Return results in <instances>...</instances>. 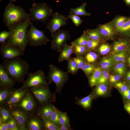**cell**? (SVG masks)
I'll return each mask as SVG.
<instances>
[{"mask_svg":"<svg viewBox=\"0 0 130 130\" xmlns=\"http://www.w3.org/2000/svg\"><path fill=\"white\" fill-rule=\"evenodd\" d=\"M11 33L10 31L3 30L0 33V42L1 43H6V41L9 37Z\"/></svg>","mask_w":130,"mask_h":130,"instance_id":"obj_47","label":"cell"},{"mask_svg":"<svg viewBox=\"0 0 130 130\" xmlns=\"http://www.w3.org/2000/svg\"><path fill=\"white\" fill-rule=\"evenodd\" d=\"M110 50V46L106 44H101L99 47L98 51L101 55H104L109 52Z\"/></svg>","mask_w":130,"mask_h":130,"instance_id":"obj_44","label":"cell"},{"mask_svg":"<svg viewBox=\"0 0 130 130\" xmlns=\"http://www.w3.org/2000/svg\"><path fill=\"white\" fill-rule=\"evenodd\" d=\"M66 60L68 62V73L73 75L76 74L79 69L74 58L70 57Z\"/></svg>","mask_w":130,"mask_h":130,"instance_id":"obj_26","label":"cell"},{"mask_svg":"<svg viewBox=\"0 0 130 130\" xmlns=\"http://www.w3.org/2000/svg\"><path fill=\"white\" fill-rule=\"evenodd\" d=\"M86 5V3L84 2L77 8L71 9L69 12L78 16H90L91 14L87 12L85 9Z\"/></svg>","mask_w":130,"mask_h":130,"instance_id":"obj_25","label":"cell"},{"mask_svg":"<svg viewBox=\"0 0 130 130\" xmlns=\"http://www.w3.org/2000/svg\"><path fill=\"white\" fill-rule=\"evenodd\" d=\"M47 78L50 84L52 82L55 85V93L61 94V90L68 78L67 72H65L53 65H49L48 76Z\"/></svg>","mask_w":130,"mask_h":130,"instance_id":"obj_5","label":"cell"},{"mask_svg":"<svg viewBox=\"0 0 130 130\" xmlns=\"http://www.w3.org/2000/svg\"><path fill=\"white\" fill-rule=\"evenodd\" d=\"M121 93L123 96L126 98L130 99V90H127L124 91H121Z\"/></svg>","mask_w":130,"mask_h":130,"instance_id":"obj_51","label":"cell"},{"mask_svg":"<svg viewBox=\"0 0 130 130\" xmlns=\"http://www.w3.org/2000/svg\"><path fill=\"white\" fill-rule=\"evenodd\" d=\"M59 127L62 125L70 124L69 119L67 114L59 111Z\"/></svg>","mask_w":130,"mask_h":130,"instance_id":"obj_35","label":"cell"},{"mask_svg":"<svg viewBox=\"0 0 130 130\" xmlns=\"http://www.w3.org/2000/svg\"><path fill=\"white\" fill-rule=\"evenodd\" d=\"M126 78L127 80L130 81V71H129L126 74Z\"/></svg>","mask_w":130,"mask_h":130,"instance_id":"obj_54","label":"cell"},{"mask_svg":"<svg viewBox=\"0 0 130 130\" xmlns=\"http://www.w3.org/2000/svg\"><path fill=\"white\" fill-rule=\"evenodd\" d=\"M98 58V55L96 53L89 52L85 55L84 59L86 63L93 64L96 61Z\"/></svg>","mask_w":130,"mask_h":130,"instance_id":"obj_38","label":"cell"},{"mask_svg":"<svg viewBox=\"0 0 130 130\" xmlns=\"http://www.w3.org/2000/svg\"><path fill=\"white\" fill-rule=\"evenodd\" d=\"M126 57L125 51H123L115 53L111 58L115 63H118L125 62Z\"/></svg>","mask_w":130,"mask_h":130,"instance_id":"obj_30","label":"cell"},{"mask_svg":"<svg viewBox=\"0 0 130 130\" xmlns=\"http://www.w3.org/2000/svg\"><path fill=\"white\" fill-rule=\"evenodd\" d=\"M2 0H0V1H1ZM9 0L10 1V2H14L16 1V0Z\"/></svg>","mask_w":130,"mask_h":130,"instance_id":"obj_57","label":"cell"},{"mask_svg":"<svg viewBox=\"0 0 130 130\" xmlns=\"http://www.w3.org/2000/svg\"><path fill=\"white\" fill-rule=\"evenodd\" d=\"M0 130H9L7 123H2L0 124Z\"/></svg>","mask_w":130,"mask_h":130,"instance_id":"obj_52","label":"cell"},{"mask_svg":"<svg viewBox=\"0 0 130 130\" xmlns=\"http://www.w3.org/2000/svg\"><path fill=\"white\" fill-rule=\"evenodd\" d=\"M128 18L126 17L121 16L117 18L114 20L113 22V24L117 30L122 26Z\"/></svg>","mask_w":130,"mask_h":130,"instance_id":"obj_37","label":"cell"},{"mask_svg":"<svg viewBox=\"0 0 130 130\" xmlns=\"http://www.w3.org/2000/svg\"><path fill=\"white\" fill-rule=\"evenodd\" d=\"M102 69L99 67H96L89 78L90 85L92 87L97 84L101 74Z\"/></svg>","mask_w":130,"mask_h":130,"instance_id":"obj_23","label":"cell"},{"mask_svg":"<svg viewBox=\"0 0 130 130\" xmlns=\"http://www.w3.org/2000/svg\"><path fill=\"white\" fill-rule=\"evenodd\" d=\"M16 82L11 79L2 65H0V89H13Z\"/></svg>","mask_w":130,"mask_h":130,"instance_id":"obj_16","label":"cell"},{"mask_svg":"<svg viewBox=\"0 0 130 130\" xmlns=\"http://www.w3.org/2000/svg\"><path fill=\"white\" fill-rule=\"evenodd\" d=\"M127 61L128 65L130 67V56L128 58Z\"/></svg>","mask_w":130,"mask_h":130,"instance_id":"obj_56","label":"cell"},{"mask_svg":"<svg viewBox=\"0 0 130 130\" xmlns=\"http://www.w3.org/2000/svg\"><path fill=\"white\" fill-rule=\"evenodd\" d=\"M71 44L73 49L72 53L75 54L76 56H82L87 51L86 46Z\"/></svg>","mask_w":130,"mask_h":130,"instance_id":"obj_28","label":"cell"},{"mask_svg":"<svg viewBox=\"0 0 130 130\" xmlns=\"http://www.w3.org/2000/svg\"><path fill=\"white\" fill-rule=\"evenodd\" d=\"M12 89L6 88L0 89V105H4L6 102Z\"/></svg>","mask_w":130,"mask_h":130,"instance_id":"obj_31","label":"cell"},{"mask_svg":"<svg viewBox=\"0 0 130 130\" xmlns=\"http://www.w3.org/2000/svg\"><path fill=\"white\" fill-rule=\"evenodd\" d=\"M108 71L102 69L101 75L97 83V84L106 83L109 78V74Z\"/></svg>","mask_w":130,"mask_h":130,"instance_id":"obj_42","label":"cell"},{"mask_svg":"<svg viewBox=\"0 0 130 130\" xmlns=\"http://www.w3.org/2000/svg\"><path fill=\"white\" fill-rule=\"evenodd\" d=\"M51 37V49L60 52L64 46L70 38V36L69 31L59 29Z\"/></svg>","mask_w":130,"mask_h":130,"instance_id":"obj_10","label":"cell"},{"mask_svg":"<svg viewBox=\"0 0 130 130\" xmlns=\"http://www.w3.org/2000/svg\"><path fill=\"white\" fill-rule=\"evenodd\" d=\"M76 62L78 69H81L86 62L82 56H76V57L73 58Z\"/></svg>","mask_w":130,"mask_h":130,"instance_id":"obj_46","label":"cell"},{"mask_svg":"<svg viewBox=\"0 0 130 130\" xmlns=\"http://www.w3.org/2000/svg\"><path fill=\"white\" fill-rule=\"evenodd\" d=\"M113 69L116 73L121 75L124 74L126 70V68L123 62L117 63L113 66Z\"/></svg>","mask_w":130,"mask_h":130,"instance_id":"obj_33","label":"cell"},{"mask_svg":"<svg viewBox=\"0 0 130 130\" xmlns=\"http://www.w3.org/2000/svg\"><path fill=\"white\" fill-rule=\"evenodd\" d=\"M27 75V79L23 83L21 88H30L49 85L47 81V77L41 69L34 72H30Z\"/></svg>","mask_w":130,"mask_h":130,"instance_id":"obj_9","label":"cell"},{"mask_svg":"<svg viewBox=\"0 0 130 130\" xmlns=\"http://www.w3.org/2000/svg\"><path fill=\"white\" fill-rule=\"evenodd\" d=\"M30 89V88L21 87L19 89H12L6 102L3 105L9 109L15 107Z\"/></svg>","mask_w":130,"mask_h":130,"instance_id":"obj_12","label":"cell"},{"mask_svg":"<svg viewBox=\"0 0 130 130\" xmlns=\"http://www.w3.org/2000/svg\"><path fill=\"white\" fill-rule=\"evenodd\" d=\"M52 17L46 27V30L50 32L51 37L60 28L66 25L68 19L65 15L58 12L54 13Z\"/></svg>","mask_w":130,"mask_h":130,"instance_id":"obj_11","label":"cell"},{"mask_svg":"<svg viewBox=\"0 0 130 130\" xmlns=\"http://www.w3.org/2000/svg\"><path fill=\"white\" fill-rule=\"evenodd\" d=\"M129 83V84H130V81Z\"/></svg>","mask_w":130,"mask_h":130,"instance_id":"obj_60","label":"cell"},{"mask_svg":"<svg viewBox=\"0 0 130 130\" xmlns=\"http://www.w3.org/2000/svg\"><path fill=\"white\" fill-rule=\"evenodd\" d=\"M107 91V87L104 84H99L95 88V94L97 96H103L106 93Z\"/></svg>","mask_w":130,"mask_h":130,"instance_id":"obj_34","label":"cell"},{"mask_svg":"<svg viewBox=\"0 0 130 130\" xmlns=\"http://www.w3.org/2000/svg\"><path fill=\"white\" fill-rule=\"evenodd\" d=\"M121 75H109V79L111 83H115L119 80L121 78Z\"/></svg>","mask_w":130,"mask_h":130,"instance_id":"obj_48","label":"cell"},{"mask_svg":"<svg viewBox=\"0 0 130 130\" xmlns=\"http://www.w3.org/2000/svg\"><path fill=\"white\" fill-rule=\"evenodd\" d=\"M31 21L29 15L24 21L9 28L11 33L6 43L18 47L24 52L28 44L27 31Z\"/></svg>","mask_w":130,"mask_h":130,"instance_id":"obj_2","label":"cell"},{"mask_svg":"<svg viewBox=\"0 0 130 130\" xmlns=\"http://www.w3.org/2000/svg\"><path fill=\"white\" fill-rule=\"evenodd\" d=\"M84 33L90 39L92 40L99 41L103 36L97 29L87 30Z\"/></svg>","mask_w":130,"mask_h":130,"instance_id":"obj_24","label":"cell"},{"mask_svg":"<svg viewBox=\"0 0 130 130\" xmlns=\"http://www.w3.org/2000/svg\"><path fill=\"white\" fill-rule=\"evenodd\" d=\"M29 11L31 21H40L44 24L54 13L52 9L44 3H33Z\"/></svg>","mask_w":130,"mask_h":130,"instance_id":"obj_4","label":"cell"},{"mask_svg":"<svg viewBox=\"0 0 130 130\" xmlns=\"http://www.w3.org/2000/svg\"><path fill=\"white\" fill-rule=\"evenodd\" d=\"M127 35H129L130 36V32Z\"/></svg>","mask_w":130,"mask_h":130,"instance_id":"obj_59","label":"cell"},{"mask_svg":"<svg viewBox=\"0 0 130 130\" xmlns=\"http://www.w3.org/2000/svg\"><path fill=\"white\" fill-rule=\"evenodd\" d=\"M0 51L3 60L13 59L24 54V52L18 47L6 43H1Z\"/></svg>","mask_w":130,"mask_h":130,"instance_id":"obj_13","label":"cell"},{"mask_svg":"<svg viewBox=\"0 0 130 130\" xmlns=\"http://www.w3.org/2000/svg\"><path fill=\"white\" fill-rule=\"evenodd\" d=\"M2 65L9 77L16 83H21L25 81L29 68V64L26 60L20 57L12 59H5Z\"/></svg>","mask_w":130,"mask_h":130,"instance_id":"obj_1","label":"cell"},{"mask_svg":"<svg viewBox=\"0 0 130 130\" xmlns=\"http://www.w3.org/2000/svg\"><path fill=\"white\" fill-rule=\"evenodd\" d=\"M7 123L9 130H19L16 120L12 116Z\"/></svg>","mask_w":130,"mask_h":130,"instance_id":"obj_45","label":"cell"},{"mask_svg":"<svg viewBox=\"0 0 130 130\" xmlns=\"http://www.w3.org/2000/svg\"><path fill=\"white\" fill-rule=\"evenodd\" d=\"M44 125L46 130H60L59 127L47 119H44Z\"/></svg>","mask_w":130,"mask_h":130,"instance_id":"obj_39","label":"cell"},{"mask_svg":"<svg viewBox=\"0 0 130 130\" xmlns=\"http://www.w3.org/2000/svg\"><path fill=\"white\" fill-rule=\"evenodd\" d=\"M128 52L130 53V46L129 47V48L128 49Z\"/></svg>","mask_w":130,"mask_h":130,"instance_id":"obj_58","label":"cell"},{"mask_svg":"<svg viewBox=\"0 0 130 130\" xmlns=\"http://www.w3.org/2000/svg\"><path fill=\"white\" fill-rule=\"evenodd\" d=\"M68 19H71L75 26L78 27L80 26L83 22V20L79 16L69 12Z\"/></svg>","mask_w":130,"mask_h":130,"instance_id":"obj_40","label":"cell"},{"mask_svg":"<svg viewBox=\"0 0 130 130\" xmlns=\"http://www.w3.org/2000/svg\"><path fill=\"white\" fill-rule=\"evenodd\" d=\"M115 85L121 91H124L128 90V88L127 86L123 83L121 82L117 83L115 84Z\"/></svg>","mask_w":130,"mask_h":130,"instance_id":"obj_49","label":"cell"},{"mask_svg":"<svg viewBox=\"0 0 130 130\" xmlns=\"http://www.w3.org/2000/svg\"><path fill=\"white\" fill-rule=\"evenodd\" d=\"M9 110L12 117L17 122L19 130H28L26 125L28 116L16 107H14Z\"/></svg>","mask_w":130,"mask_h":130,"instance_id":"obj_14","label":"cell"},{"mask_svg":"<svg viewBox=\"0 0 130 130\" xmlns=\"http://www.w3.org/2000/svg\"><path fill=\"white\" fill-rule=\"evenodd\" d=\"M73 49L71 45L69 46L66 43L64 46L58 57L59 63L67 60L72 53Z\"/></svg>","mask_w":130,"mask_h":130,"instance_id":"obj_20","label":"cell"},{"mask_svg":"<svg viewBox=\"0 0 130 130\" xmlns=\"http://www.w3.org/2000/svg\"><path fill=\"white\" fill-rule=\"evenodd\" d=\"M93 64L86 63L83 65L81 69L83 71L86 76L89 77L92 73L96 68Z\"/></svg>","mask_w":130,"mask_h":130,"instance_id":"obj_32","label":"cell"},{"mask_svg":"<svg viewBox=\"0 0 130 130\" xmlns=\"http://www.w3.org/2000/svg\"><path fill=\"white\" fill-rule=\"evenodd\" d=\"M117 31L120 33L127 35L130 32V17L128 18L122 26Z\"/></svg>","mask_w":130,"mask_h":130,"instance_id":"obj_41","label":"cell"},{"mask_svg":"<svg viewBox=\"0 0 130 130\" xmlns=\"http://www.w3.org/2000/svg\"><path fill=\"white\" fill-rule=\"evenodd\" d=\"M89 39L84 33L80 37L72 42L71 44L83 46H86Z\"/></svg>","mask_w":130,"mask_h":130,"instance_id":"obj_29","label":"cell"},{"mask_svg":"<svg viewBox=\"0 0 130 130\" xmlns=\"http://www.w3.org/2000/svg\"><path fill=\"white\" fill-rule=\"evenodd\" d=\"M29 16L21 7L10 2L5 7L3 14V23L8 29L26 19Z\"/></svg>","mask_w":130,"mask_h":130,"instance_id":"obj_3","label":"cell"},{"mask_svg":"<svg viewBox=\"0 0 130 130\" xmlns=\"http://www.w3.org/2000/svg\"><path fill=\"white\" fill-rule=\"evenodd\" d=\"M99 41L89 39L86 46L87 51H91L95 49L99 45Z\"/></svg>","mask_w":130,"mask_h":130,"instance_id":"obj_43","label":"cell"},{"mask_svg":"<svg viewBox=\"0 0 130 130\" xmlns=\"http://www.w3.org/2000/svg\"><path fill=\"white\" fill-rule=\"evenodd\" d=\"M30 89L40 106L52 103L55 101V94L51 91L49 85L31 88Z\"/></svg>","mask_w":130,"mask_h":130,"instance_id":"obj_8","label":"cell"},{"mask_svg":"<svg viewBox=\"0 0 130 130\" xmlns=\"http://www.w3.org/2000/svg\"><path fill=\"white\" fill-rule=\"evenodd\" d=\"M114 63L111 57H106L101 60L100 64L102 69L108 71L113 67Z\"/></svg>","mask_w":130,"mask_h":130,"instance_id":"obj_27","label":"cell"},{"mask_svg":"<svg viewBox=\"0 0 130 130\" xmlns=\"http://www.w3.org/2000/svg\"><path fill=\"white\" fill-rule=\"evenodd\" d=\"M92 95L90 94L89 95L81 99L76 97V104L80 105L84 109L90 107L91 106L93 98Z\"/></svg>","mask_w":130,"mask_h":130,"instance_id":"obj_21","label":"cell"},{"mask_svg":"<svg viewBox=\"0 0 130 130\" xmlns=\"http://www.w3.org/2000/svg\"><path fill=\"white\" fill-rule=\"evenodd\" d=\"M30 22L27 31L28 44L30 46L36 47L44 45L50 41L44 31L37 29Z\"/></svg>","mask_w":130,"mask_h":130,"instance_id":"obj_7","label":"cell"},{"mask_svg":"<svg viewBox=\"0 0 130 130\" xmlns=\"http://www.w3.org/2000/svg\"><path fill=\"white\" fill-rule=\"evenodd\" d=\"M60 130H70L72 129L70 124L63 125L59 127Z\"/></svg>","mask_w":130,"mask_h":130,"instance_id":"obj_50","label":"cell"},{"mask_svg":"<svg viewBox=\"0 0 130 130\" xmlns=\"http://www.w3.org/2000/svg\"><path fill=\"white\" fill-rule=\"evenodd\" d=\"M125 2L127 6L130 5V0H123Z\"/></svg>","mask_w":130,"mask_h":130,"instance_id":"obj_55","label":"cell"},{"mask_svg":"<svg viewBox=\"0 0 130 130\" xmlns=\"http://www.w3.org/2000/svg\"><path fill=\"white\" fill-rule=\"evenodd\" d=\"M26 125L28 130H45L44 119L37 113L28 117Z\"/></svg>","mask_w":130,"mask_h":130,"instance_id":"obj_15","label":"cell"},{"mask_svg":"<svg viewBox=\"0 0 130 130\" xmlns=\"http://www.w3.org/2000/svg\"><path fill=\"white\" fill-rule=\"evenodd\" d=\"M0 124L2 123H6L12 117L10 110L5 107L4 105L0 106Z\"/></svg>","mask_w":130,"mask_h":130,"instance_id":"obj_22","label":"cell"},{"mask_svg":"<svg viewBox=\"0 0 130 130\" xmlns=\"http://www.w3.org/2000/svg\"><path fill=\"white\" fill-rule=\"evenodd\" d=\"M59 111L58 109L54 106L53 112L49 119H48L59 127Z\"/></svg>","mask_w":130,"mask_h":130,"instance_id":"obj_36","label":"cell"},{"mask_svg":"<svg viewBox=\"0 0 130 130\" xmlns=\"http://www.w3.org/2000/svg\"><path fill=\"white\" fill-rule=\"evenodd\" d=\"M54 105L52 103L40 106L37 114L44 119H49L53 109Z\"/></svg>","mask_w":130,"mask_h":130,"instance_id":"obj_19","label":"cell"},{"mask_svg":"<svg viewBox=\"0 0 130 130\" xmlns=\"http://www.w3.org/2000/svg\"><path fill=\"white\" fill-rule=\"evenodd\" d=\"M124 107L127 112L130 113V103H128L125 104Z\"/></svg>","mask_w":130,"mask_h":130,"instance_id":"obj_53","label":"cell"},{"mask_svg":"<svg viewBox=\"0 0 130 130\" xmlns=\"http://www.w3.org/2000/svg\"><path fill=\"white\" fill-rule=\"evenodd\" d=\"M97 29L103 37L109 39H112L115 34L113 26L110 23L101 25Z\"/></svg>","mask_w":130,"mask_h":130,"instance_id":"obj_18","label":"cell"},{"mask_svg":"<svg viewBox=\"0 0 130 130\" xmlns=\"http://www.w3.org/2000/svg\"><path fill=\"white\" fill-rule=\"evenodd\" d=\"M40 106L38 102L30 89L15 107L21 110L29 117L37 114Z\"/></svg>","mask_w":130,"mask_h":130,"instance_id":"obj_6","label":"cell"},{"mask_svg":"<svg viewBox=\"0 0 130 130\" xmlns=\"http://www.w3.org/2000/svg\"><path fill=\"white\" fill-rule=\"evenodd\" d=\"M130 46V42L128 40L121 39L116 41L114 43L113 50L115 53L125 51Z\"/></svg>","mask_w":130,"mask_h":130,"instance_id":"obj_17","label":"cell"}]
</instances>
